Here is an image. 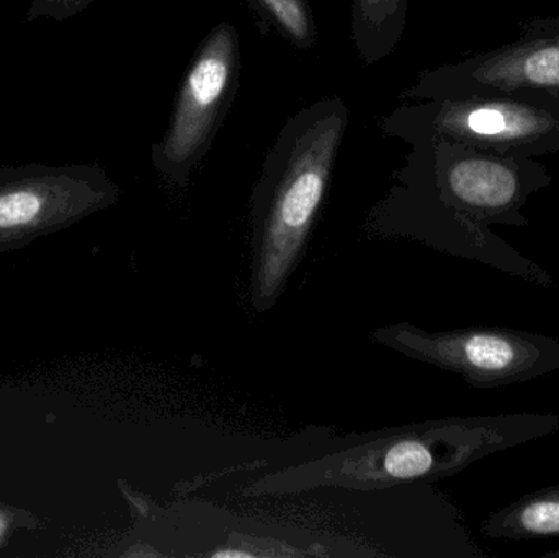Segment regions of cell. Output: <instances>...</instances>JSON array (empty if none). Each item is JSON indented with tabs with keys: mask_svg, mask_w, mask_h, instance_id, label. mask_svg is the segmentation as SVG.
<instances>
[{
	"mask_svg": "<svg viewBox=\"0 0 559 558\" xmlns=\"http://www.w3.org/2000/svg\"><path fill=\"white\" fill-rule=\"evenodd\" d=\"M342 98L314 102L280 130L252 192L251 304L271 310L298 268L345 136Z\"/></svg>",
	"mask_w": 559,
	"mask_h": 558,
	"instance_id": "6da1fadb",
	"label": "cell"
},
{
	"mask_svg": "<svg viewBox=\"0 0 559 558\" xmlns=\"http://www.w3.org/2000/svg\"><path fill=\"white\" fill-rule=\"evenodd\" d=\"M557 431V413H504L423 423L271 475L259 482L254 491L289 494L316 487L370 490L414 482L430 484L465 471L479 459Z\"/></svg>",
	"mask_w": 559,
	"mask_h": 558,
	"instance_id": "7a4b0ae2",
	"label": "cell"
},
{
	"mask_svg": "<svg viewBox=\"0 0 559 558\" xmlns=\"http://www.w3.org/2000/svg\"><path fill=\"white\" fill-rule=\"evenodd\" d=\"M371 337L404 356L456 373L473 389H501L559 370V337L512 328L429 333L397 323L380 328Z\"/></svg>",
	"mask_w": 559,
	"mask_h": 558,
	"instance_id": "3957f363",
	"label": "cell"
},
{
	"mask_svg": "<svg viewBox=\"0 0 559 558\" xmlns=\"http://www.w3.org/2000/svg\"><path fill=\"white\" fill-rule=\"evenodd\" d=\"M118 199L120 187L97 164L0 167V256L64 231Z\"/></svg>",
	"mask_w": 559,
	"mask_h": 558,
	"instance_id": "277c9868",
	"label": "cell"
},
{
	"mask_svg": "<svg viewBox=\"0 0 559 558\" xmlns=\"http://www.w3.org/2000/svg\"><path fill=\"white\" fill-rule=\"evenodd\" d=\"M239 35L231 23L209 33L190 62L169 128L151 147V163L174 187H186L209 153L239 84Z\"/></svg>",
	"mask_w": 559,
	"mask_h": 558,
	"instance_id": "5b68a950",
	"label": "cell"
},
{
	"mask_svg": "<svg viewBox=\"0 0 559 558\" xmlns=\"http://www.w3.org/2000/svg\"><path fill=\"white\" fill-rule=\"evenodd\" d=\"M489 539L532 541L559 537V485L525 495L492 513L483 524Z\"/></svg>",
	"mask_w": 559,
	"mask_h": 558,
	"instance_id": "8992f818",
	"label": "cell"
},
{
	"mask_svg": "<svg viewBox=\"0 0 559 558\" xmlns=\"http://www.w3.org/2000/svg\"><path fill=\"white\" fill-rule=\"evenodd\" d=\"M407 0H354L352 39L365 66L377 64L400 43Z\"/></svg>",
	"mask_w": 559,
	"mask_h": 558,
	"instance_id": "52a82bcc",
	"label": "cell"
},
{
	"mask_svg": "<svg viewBox=\"0 0 559 558\" xmlns=\"http://www.w3.org/2000/svg\"><path fill=\"white\" fill-rule=\"evenodd\" d=\"M255 12L293 46L306 51L316 45V25L308 0H251Z\"/></svg>",
	"mask_w": 559,
	"mask_h": 558,
	"instance_id": "ba28073f",
	"label": "cell"
},
{
	"mask_svg": "<svg viewBox=\"0 0 559 558\" xmlns=\"http://www.w3.org/2000/svg\"><path fill=\"white\" fill-rule=\"evenodd\" d=\"M95 0H32L25 13L28 23L39 20H52V22H66L81 15Z\"/></svg>",
	"mask_w": 559,
	"mask_h": 558,
	"instance_id": "9c48e42d",
	"label": "cell"
},
{
	"mask_svg": "<svg viewBox=\"0 0 559 558\" xmlns=\"http://www.w3.org/2000/svg\"><path fill=\"white\" fill-rule=\"evenodd\" d=\"M527 75L532 81L558 84L559 48L545 49V51L535 52V55L527 61Z\"/></svg>",
	"mask_w": 559,
	"mask_h": 558,
	"instance_id": "30bf717a",
	"label": "cell"
},
{
	"mask_svg": "<svg viewBox=\"0 0 559 558\" xmlns=\"http://www.w3.org/2000/svg\"><path fill=\"white\" fill-rule=\"evenodd\" d=\"M465 123L473 133L485 134V136L502 133L508 128L504 115L492 108H478L472 111L466 117Z\"/></svg>",
	"mask_w": 559,
	"mask_h": 558,
	"instance_id": "8fae6325",
	"label": "cell"
},
{
	"mask_svg": "<svg viewBox=\"0 0 559 558\" xmlns=\"http://www.w3.org/2000/svg\"><path fill=\"white\" fill-rule=\"evenodd\" d=\"M10 504L0 503V510H5V508H9Z\"/></svg>",
	"mask_w": 559,
	"mask_h": 558,
	"instance_id": "7c38bea8",
	"label": "cell"
},
{
	"mask_svg": "<svg viewBox=\"0 0 559 558\" xmlns=\"http://www.w3.org/2000/svg\"><path fill=\"white\" fill-rule=\"evenodd\" d=\"M547 557H559V553L547 554Z\"/></svg>",
	"mask_w": 559,
	"mask_h": 558,
	"instance_id": "4fadbf2b",
	"label": "cell"
}]
</instances>
